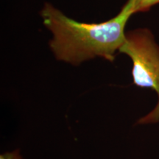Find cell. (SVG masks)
Wrapping results in <instances>:
<instances>
[{
	"mask_svg": "<svg viewBox=\"0 0 159 159\" xmlns=\"http://www.w3.org/2000/svg\"><path fill=\"white\" fill-rule=\"evenodd\" d=\"M136 0H127L117 14L99 23L77 21L46 2L40 11L43 25L52 35L49 47L57 61L72 66L100 57L114 62L125 39V27L135 14Z\"/></svg>",
	"mask_w": 159,
	"mask_h": 159,
	"instance_id": "obj_1",
	"label": "cell"
},
{
	"mask_svg": "<svg viewBox=\"0 0 159 159\" xmlns=\"http://www.w3.org/2000/svg\"><path fill=\"white\" fill-rule=\"evenodd\" d=\"M119 52L132 61L133 83L137 87L152 89L158 101L152 110L137 121L138 125L159 122V44L150 29L139 27L126 32Z\"/></svg>",
	"mask_w": 159,
	"mask_h": 159,
	"instance_id": "obj_2",
	"label": "cell"
},
{
	"mask_svg": "<svg viewBox=\"0 0 159 159\" xmlns=\"http://www.w3.org/2000/svg\"><path fill=\"white\" fill-rule=\"evenodd\" d=\"M157 5H159V0H136L135 14L148 12Z\"/></svg>",
	"mask_w": 159,
	"mask_h": 159,
	"instance_id": "obj_3",
	"label": "cell"
},
{
	"mask_svg": "<svg viewBox=\"0 0 159 159\" xmlns=\"http://www.w3.org/2000/svg\"><path fill=\"white\" fill-rule=\"evenodd\" d=\"M0 159H23L20 154L19 150H16L12 152H5V153L1 154Z\"/></svg>",
	"mask_w": 159,
	"mask_h": 159,
	"instance_id": "obj_4",
	"label": "cell"
}]
</instances>
